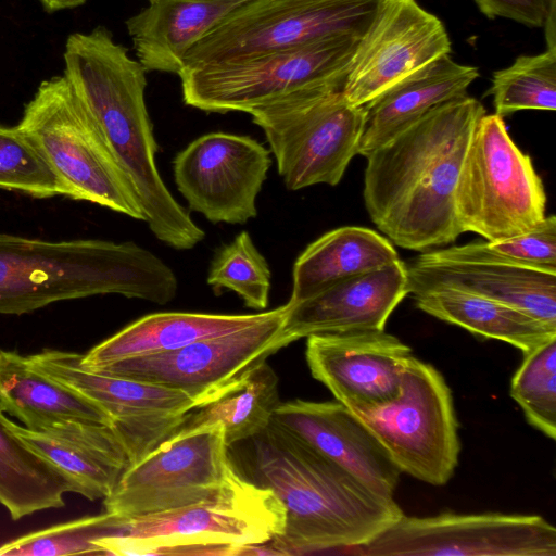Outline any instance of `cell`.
I'll return each instance as SVG.
<instances>
[{
    "label": "cell",
    "instance_id": "277c9868",
    "mask_svg": "<svg viewBox=\"0 0 556 556\" xmlns=\"http://www.w3.org/2000/svg\"><path fill=\"white\" fill-rule=\"evenodd\" d=\"M177 291L173 269L132 241H47L0 233V314L22 315L59 301L111 293L164 305Z\"/></svg>",
    "mask_w": 556,
    "mask_h": 556
},
{
    "label": "cell",
    "instance_id": "8d00e7d4",
    "mask_svg": "<svg viewBox=\"0 0 556 556\" xmlns=\"http://www.w3.org/2000/svg\"><path fill=\"white\" fill-rule=\"evenodd\" d=\"M488 18L504 17L528 27H543L556 0H475Z\"/></svg>",
    "mask_w": 556,
    "mask_h": 556
},
{
    "label": "cell",
    "instance_id": "83f0119b",
    "mask_svg": "<svg viewBox=\"0 0 556 556\" xmlns=\"http://www.w3.org/2000/svg\"><path fill=\"white\" fill-rule=\"evenodd\" d=\"M417 307L440 320L486 339L511 344L523 354L556 337L529 314L508 304L454 288L413 295Z\"/></svg>",
    "mask_w": 556,
    "mask_h": 556
},
{
    "label": "cell",
    "instance_id": "7a4b0ae2",
    "mask_svg": "<svg viewBox=\"0 0 556 556\" xmlns=\"http://www.w3.org/2000/svg\"><path fill=\"white\" fill-rule=\"evenodd\" d=\"M233 445L240 447L236 468L270 489L285 507L283 533L269 542L281 556L348 553L374 541L404 515L394 497L374 491L273 419Z\"/></svg>",
    "mask_w": 556,
    "mask_h": 556
},
{
    "label": "cell",
    "instance_id": "ac0fdd59",
    "mask_svg": "<svg viewBox=\"0 0 556 556\" xmlns=\"http://www.w3.org/2000/svg\"><path fill=\"white\" fill-rule=\"evenodd\" d=\"M412 355L384 330L313 334L305 351L312 376L354 413L395 400Z\"/></svg>",
    "mask_w": 556,
    "mask_h": 556
},
{
    "label": "cell",
    "instance_id": "4fadbf2b",
    "mask_svg": "<svg viewBox=\"0 0 556 556\" xmlns=\"http://www.w3.org/2000/svg\"><path fill=\"white\" fill-rule=\"evenodd\" d=\"M363 556H556V529L539 515L405 514L368 544Z\"/></svg>",
    "mask_w": 556,
    "mask_h": 556
},
{
    "label": "cell",
    "instance_id": "5bb4252c",
    "mask_svg": "<svg viewBox=\"0 0 556 556\" xmlns=\"http://www.w3.org/2000/svg\"><path fill=\"white\" fill-rule=\"evenodd\" d=\"M81 355L47 349L28 357L35 367L80 393L110 416L111 427L126 450L129 465L169 439L186 414L199 405L175 389L89 369L83 365Z\"/></svg>",
    "mask_w": 556,
    "mask_h": 556
},
{
    "label": "cell",
    "instance_id": "e0dca14e",
    "mask_svg": "<svg viewBox=\"0 0 556 556\" xmlns=\"http://www.w3.org/2000/svg\"><path fill=\"white\" fill-rule=\"evenodd\" d=\"M451 52L444 24L416 0H379L359 38L343 86L354 105H365L401 79Z\"/></svg>",
    "mask_w": 556,
    "mask_h": 556
},
{
    "label": "cell",
    "instance_id": "d4e9b609",
    "mask_svg": "<svg viewBox=\"0 0 556 556\" xmlns=\"http://www.w3.org/2000/svg\"><path fill=\"white\" fill-rule=\"evenodd\" d=\"M0 409L33 431L66 422L112 426L97 404L14 351L0 350Z\"/></svg>",
    "mask_w": 556,
    "mask_h": 556
},
{
    "label": "cell",
    "instance_id": "5b68a950",
    "mask_svg": "<svg viewBox=\"0 0 556 556\" xmlns=\"http://www.w3.org/2000/svg\"><path fill=\"white\" fill-rule=\"evenodd\" d=\"M122 521V535L96 542L101 555L237 556L241 545L269 543L280 536L286 513L270 489L240 472L215 497Z\"/></svg>",
    "mask_w": 556,
    "mask_h": 556
},
{
    "label": "cell",
    "instance_id": "f546056e",
    "mask_svg": "<svg viewBox=\"0 0 556 556\" xmlns=\"http://www.w3.org/2000/svg\"><path fill=\"white\" fill-rule=\"evenodd\" d=\"M0 409V504L13 520L64 506L70 482L33 451Z\"/></svg>",
    "mask_w": 556,
    "mask_h": 556
},
{
    "label": "cell",
    "instance_id": "ffe728a7",
    "mask_svg": "<svg viewBox=\"0 0 556 556\" xmlns=\"http://www.w3.org/2000/svg\"><path fill=\"white\" fill-rule=\"evenodd\" d=\"M408 294L454 288L514 306L556 330V273L485 260H443L424 252L405 263Z\"/></svg>",
    "mask_w": 556,
    "mask_h": 556
},
{
    "label": "cell",
    "instance_id": "2e32d148",
    "mask_svg": "<svg viewBox=\"0 0 556 556\" xmlns=\"http://www.w3.org/2000/svg\"><path fill=\"white\" fill-rule=\"evenodd\" d=\"M271 165L270 152L250 136L215 131L178 152L174 179L190 210L214 224H245Z\"/></svg>",
    "mask_w": 556,
    "mask_h": 556
},
{
    "label": "cell",
    "instance_id": "7c38bea8",
    "mask_svg": "<svg viewBox=\"0 0 556 556\" xmlns=\"http://www.w3.org/2000/svg\"><path fill=\"white\" fill-rule=\"evenodd\" d=\"M239 475L224 428L200 427L176 432L129 465L103 505L122 518L161 513L215 497Z\"/></svg>",
    "mask_w": 556,
    "mask_h": 556
},
{
    "label": "cell",
    "instance_id": "74e56055",
    "mask_svg": "<svg viewBox=\"0 0 556 556\" xmlns=\"http://www.w3.org/2000/svg\"><path fill=\"white\" fill-rule=\"evenodd\" d=\"M48 12L71 9L81 5L86 0H40Z\"/></svg>",
    "mask_w": 556,
    "mask_h": 556
},
{
    "label": "cell",
    "instance_id": "ba28073f",
    "mask_svg": "<svg viewBox=\"0 0 556 556\" xmlns=\"http://www.w3.org/2000/svg\"><path fill=\"white\" fill-rule=\"evenodd\" d=\"M454 203L462 232H475L491 242L522 235L546 216L542 179L495 113L482 115L475 128Z\"/></svg>",
    "mask_w": 556,
    "mask_h": 556
},
{
    "label": "cell",
    "instance_id": "e575fe53",
    "mask_svg": "<svg viewBox=\"0 0 556 556\" xmlns=\"http://www.w3.org/2000/svg\"><path fill=\"white\" fill-rule=\"evenodd\" d=\"M0 188L36 198L71 197L66 184L17 125H0Z\"/></svg>",
    "mask_w": 556,
    "mask_h": 556
},
{
    "label": "cell",
    "instance_id": "484cf974",
    "mask_svg": "<svg viewBox=\"0 0 556 556\" xmlns=\"http://www.w3.org/2000/svg\"><path fill=\"white\" fill-rule=\"evenodd\" d=\"M268 312L249 315L184 312L150 314L81 355V363L89 369H99L126 358L174 351L202 339L254 325L263 320Z\"/></svg>",
    "mask_w": 556,
    "mask_h": 556
},
{
    "label": "cell",
    "instance_id": "9a60e30c",
    "mask_svg": "<svg viewBox=\"0 0 556 556\" xmlns=\"http://www.w3.org/2000/svg\"><path fill=\"white\" fill-rule=\"evenodd\" d=\"M287 303L243 329L202 339L180 349L118 361L93 369L181 391L199 405L254 365L286 348Z\"/></svg>",
    "mask_w": 556,
    "mask_h": 556
},
{
    "label": "cell",
    "instance_id": "7402d4cb",
    "mask_svg": "<svg viewBox=\"0 0 556 556\" xmlns=\"http://www.w3.org/2000/svg\"><path fill=\"white\" fill-rule=\"evenodd\" d=\"M12 428L70 482L72 492L91 501L106 497L129 465L111 426L66 422L33 431L13 422Z\"/></svg>",
    "mask_w": 556,
    "mask_h": 556
},
{
    "label": "cell",
    "instance_id": "4dcf8cb0",
    "mask_svg": "<svg viewBox=\"0 0 556 556\" xmlns=\"http://www.w3.org/2000/svg\"><path fill=\"white\" fill-rule=\"evenodd\" d=\"M485 96L493 97L495 114L506 117L522 110L556 108V48L535 55H520L493 73Z\"/></svg>",
    "mask_w": 556,
    "mask_h": 556
},
{
    "label": "cell",
    "instance_id": "603a6c76",
    "mask_svg": "<svg viewBox=\"0 0 556 556\" xmlns=\"http://www.w3.org/2000/svg\"><path fill=\"white\" fill-rule=\"evenodd\" d=\"M479 77L475 66L444 54L401 79L364 105V131L357 154L367 156L432 108L467 94Z\"/></svg>",
    "mask_w": 556,
    "mask_h": 556
},
{
    "label": "cell",
    "instance_id": "44dd1931",
    "mask_svg": "<svg viewBox=\"0 0 556 556\" xmlns=\"http://www.w3.org/2000/svg\"><path fill=\"white\" fill-rule=\"evenodd\" d=\"M273 420L374 491L393 497L401 470L371 430L340 402H281Z\"/></svg>",
    "mask_w": 556,
    "mask_h": 556
},
{
    "label": "cell",
    "instance_id": "6da1fadb",
    "mask_svg": "<svg viewBox=\"0 0 556 556\" xmlns=\"http://www.w3.org/2000/svg\"><path fill=\"white\" fill-rule=\"evenodd\" d=\"M484 114L477 99L457 97L432 108L366 156L365 207L393 244L426 252L463 233L455 189Z\"/></svg>",
    "mask_w": 556,
    "mask_h": 556
},
{
    "label": "cell",
    "instance_id": "f1b7e54d",
    "mask_svg": "<svg viewBox=\"0 0 556 556\" xmlns=\"http://www.w3.org/2000/svg\"><path fill=\"white\" fill-rule=\"evenodd\" d=\"M280 403L278 377L263 361L215 396L188 412L176 432L219 425L229 447L263 431Z\"/></svg>",
    "mask_w": 556,
    "mask_h": 556
},
{
    "label": "cell",
    "instance_id": "4316f807",
    "mask_svg": "<svg viewBox=\"0 0 556 556\" xmlns=\"http://www.w3.org/2000/svg\"><path fill=\"white\" fill-rule=\"evenodd\" d=\"M401 260L390 240L364 227L324 233L296 258L290 302L306 299L340 280L377 270Z\"/></svg>",
    "mask_w": 556,
    "mask_h": 556
},
{
    "label": "cell",
    "instance_id": "836d02e7",
    "mask_svg": "<svg viewBox=\"0 0 556 556\" xmlns=\"http://www.w3.org/2000/svg\"><path fill=\"white\" fill-rule=\"evenodd\" d=\"M122 518L110 513L83 517L28 533L0 546L1 556L100 555L96 542L122 535Z\"/></svg>",
    "mask_w": 556,
    "mask_h": 556
},
{
    "label": "cell",
    "instance_id": "8fae6325",
    "mask_svg": "<svg viewBox=\"0 0 556 556\" xmlns=\"http://www.w3.org/2000/svg\"><path fill=\"white\" fill-rule=\"evenodd\" d=\"M355 414L401 472L437 486L452 478L460 453L458 421L451 389L432 365L412 355L397 397Z\"/></svg>",
    "mask_w": 556,
    "mask_h": 556
},
{
    "label": "cell",
    "instance_id": "30bf717a",
    "mask_svg": "<svg viewBox=\"0 0 556 556\" xmlns=\"http://www.w3.org/2000/svg\"><path fill=\"white\" fill-rule=\"evenodd\" d=\"M379 0H245L186 54L184 67L242 61L327 36H362Z\"/></svg>",
    "mask_w": 556,
    "mask_h": 556
},
{
    "label": "cell",
    "instance_id": "9c48e42d",
    "mask_svg": "<svg viewBox=\"0 0 556 556\" xmlns=\"http://www.w3.org/2000/svg\"><path fill=\"white\" fill-rule=\"evenodd\" d=\"M362 36H327L260 56L180 72L185 104L205 112L249 113L312 88H343Z\"/></svg>",
    "mask_w": 556,
    "mask_h": 556
},
{
    "label": "cell",
    "instance_id": "d6a6232c",
    "mask_svg": "<svg viewBox=\"0 0 556 556\" xmlns=\"http://www.w3.org/2000/svg\"><path fill=\"white\" fill-rule=\"evenodd\" d=\"M510 396L532 427L556 438V337L523 354L510 381Z\"/></svg>",
    "mask_w": 556,
    "mask_h": 556
},
{
    "label": "cell",
    "instance_id": "8992f818",
    "mask_svg": "<svg viewBox=\"0 0 556 556\" xmlns=\"http://www.w3.org/2000/svg\"><path fill=\"white\" fill-rule=\"evenodd\" d=\"M17 126L66 184L71 199L146 222L131 180L92 112L64 74L39 85Z\"/></svg>",
    "mask_w": 556,
    "mask_h": 556
},
{
    "label": "cell",
    "instance_id": "1f68e13d",
    "mask_svg": "<svg viewBox=\"0 0 556 556\" xmlns=\"http://www.w3.org/2000/svg\"><path fill=\"white\" fill-rule=\"evenodd\" d=\"M206 280L216 294L228 289L249 308L262 311L268 306L271 270L248 231L215 251Z\"/></svg>",
    "mask_w": 556,
    "mask_h": 556
},
{
    "label": "cell",
    "instance_id": "52a82bcc",
    "mask_svg": "<svg viewBox=\"0 0 556 556\" xmlns=\"http://www.w3.org/2000/svg\"><path fill=\"white\" fill-rule=\"evenodd\" d=\"M342 89L300 90L249 112L265 134L287 189L336 186L357 154L366 111L351 104Z\"/></svg>",
    "mask_w": 556,
    "mask_h": 556
},
{
    "label": "cell",
    "instance_id": "d6986e66",
    "mask_svg": "<svg viewBox=\"0 0 556 556\" xmlns=\"http://www.w3.org/2000/svg\"><path fill=\"white\" fill-rule=\"evenodd\" d=\"M408 294L402 260L340 280L298 302L288 301L282 328L286 345L313 334L384 330L388 318Z\"/></svg>",
    "mask_w": 556,
    "mask_h": 556
},
{
    "label": "cell",
    "instance_id": "cb8c5ba5",
    "mask_svg": "<svg viewBox=\"0 0 556 556\" xmlns=\"http://www.w3.org/2000/svg\"><path fill=\"white\" fill-rule=\"evenodd\" d=\"M245 0H149L126 21L146 71L179 74L187 52Z\"/></svg>",
    "mask_w": 556,
    "mask_h": 556
},
{
    "label": "cell",
    "instance_id": "3957f363",
    "mask_svg": "<svg viewBox=\"0 0 556 556\" xmlns=\"http://www.w3.org/2000/svg\"><path fill=\"white\" fill-rule=\"evenodd\" d=\"M63 58L64 75L131 180L152 233L176 250L194 248L205 232L172 195L155 164L159 148L144 100L147 71L104 26L70 35Z\"/></svg>",
    "mask_w": 556,
    "mask_h": 556
},
{
    "label": "cell",
    "instance_id": "d590c367",
    "mask_svg": "<svg viewBox=\"0 0 556 556\" xmlns=\"http://www.w3.org/2000/svg\"><path fill=\"white\" fill-rule=\"evenodd\" d=\"M437 258H485L556 273V217L545 216L533 229L502 241H472L428 252Z\"/></svg>",
    "mask_w": 556,
    "mask_h": 556
}]
</instances>
